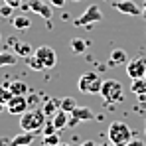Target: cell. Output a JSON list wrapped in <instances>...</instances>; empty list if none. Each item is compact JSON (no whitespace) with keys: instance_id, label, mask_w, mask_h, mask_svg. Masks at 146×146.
Masks as SVG:
<instances>
[{"instance_id":"obj_1","label":"cell","mask_w":146,"mask_h":146,"mask_svg":"<svg viewBox=\"0 0 146 146\" xmlns=\"http://www.w3.org/2000/svg\"><path fill=\"white\" fill-rule=\"evenodd\" d=\"M46 122H48V117L42 109H28L20 117V128L26 132H38L44 128Z\"/></svg>"},{"instance_id":"obj_2","label":"cell","mask_w":146,"mask_h":146,"mask_svg":"<svg viewBox=\"0 0 146 146\" xmlns=\"http://www.w3.org/2000/svg\"><path fill=\"white\" fill-rule=\"evenodd\" d=\"M107 136H109V142L115 146H126L132 140V130L126 122L122 121H113L109 124V130H107Z\"/></svg>"},{"instance_id":"obj_3","label":"cell","mask_w":146,"mask_h":146,"mask_svg":"<svg viewBox=\"0 0 146 146\" xmlns=\"http://www.w3.org/2000/svg\"><path fill=\"white\" fill-rule=\"evenodd\" d=\"M101 97L105 99L107 103L111 105H117L124 99V91H122L121 81L117 79H105L103 81V87H101Z\"/></svg>"},{"instance_id":"obj_4","label":"cell","mask_w":146,"mask_h":146,"mask_svg":"<svg viewBox=\"0 0 146 146\" xmlns=\"http://www.w3.org/2000/svg\"><path fill=\"white\" fill-rule=\"evenodd\" d=\"M97 22H103V12H101V8H99V4H91V6H89V8L73 22V26L83 28V26L97 24Z\"/></svg>"},{"instance_id":"obj_5","label":"cell","mask_w":146,"mask_h":146,"mask_svg":"<svg viewBox=\"0 0 146 146\" xmlns=\"http://www.w3.org/2000/svg\"><path fill=\"white\" fill-rule=\"evenodd\" d=\"M34 55L42 61V65L46 69H51L57 63V55H55V51L49 48V46H40L38 49H34Z\"/></svg>"},{"instance_id":"obj_6","label":"cell","mask_w":146,"mask_h":146,"mask_svg":"<svg viewBox=\"0 0 146 146\" xmlns=\"http://www.w3.org/2000/svg\"><path fill=\"white\" fill-rule=\"evenodd\" d=\"M126 75L130 79H142L146 75V57H134L126 63Z\"/></svg>"},{"instance_id":"obj_7","label":"cell","mask_w":146,"mask_h":146,"mask_svg":"<svg viewBox=\"0 0 146 146\" xmlns=\"http://www.w3.org/2000/svg\"><path fill=\"white\" fill-rule=\"evenodd\" d=\"M6 109H8V113L14 115V117H22L26 111L30 109V105H28V99H26L24 95H14V97L8 101Z\"/></svg>"},{"instance_id":"obj_8","label":"cell","mask_w":146,"mask_h":146,"mask_svg":"<svg viewBox=\"0 0 146 146\" xmlns=\"http://www.w3.org/2000/svg\"><path fill=\"white\" fill-rule=\"evenodd\" d=\"M28 6H30V10H32L34 14H40L44 20H51L53 6L49 4V0H30Z\"/></svg>"},{"instance_id":"obj_9","label":"cell","mask_w":146,"mask_h":146,"mask_svg":"<svg viewBox=\"0 0 146 146\" xmlns=\"http://www.w3.org/2000/svg\"><path fill=\"white\" fill-rule=\"evenodd\" d=\"M115 10H119L121 14H128V16H142V8L132 0H119L115 4Z\"/></svg>"},{"instance_id":"obj_10","label":"cell","mask_w":146,"mask_h":146,"mask_svg":"<svg viewBox=\"0 0 146 146\" xmlns=\"http://www.w3.org/2000/svg\"><path fill=\"white\" fill-rule=\"evenodd\" d=\"M99 75L95 71H89V73H83L81 77H79V81H77V89L81 91V93H89V89H91V85L95 83V79H97Z\"/></svg>"},{"instance_id":"obj_11","label":"cell","mask_w":146,"mask_h":146,"mask_svg":"<svg viewBox=\"0 0 146 146\" xmlns=\"http://www.w3.org/2000/svg\"><path fill=\"white\" fill-rule=\"evenodd\" d=\"M130 91L138 97V101H146V79H132V85H130Z\"/></svg>"},{"instance_id":"obj_12","label":"cell","mask_w":146,"mask_h":146,"mask_svg":"<svg viewBox=\"0 0 146 146\" xmlns=\"http://www.w3.org/2000/svg\"><path fill=\"white\" fill-rule=\"evenodd\" d=\"M10 142H12V146H30L32 142H34V132L22 130V132H18L16 136H12Z\"/></svg>"},{"instance_id":"obj_13","label":"cell","mask_w":146,"mask_h":146,"mask_svg":"<svg viewBox=\"0 0 146 146\" xmlns=\"http://www.w3.org/2000/svg\"><path fill=\"white\" fill-rule=\"evenodd\" d=\"M59 109H61V99H55V97L46 99V103H44V107H42V111L46 113V117H49V119H51Z\"/></svg>"},{"instance_id":"obj_14","label":"cell","mask_w":146,"mask_h":146,"mask_svg":"<svg viewBox=\"0 0 146 146\" xmlns=\"http://www.w3.org/2000/svg\"><path fill=\"white\" fill-rule=\"evenodd\" d=\"M51 122H53V126L57 128V130H61V128H65L67 124H69V113H65V111H57L53 117H51Z\"/></svg>"},{"instance_id":"obj_15","label":"cell","mask_w":146,"mask_h":146,"mask_svg":"<svg viewBox=\"0 0 146 146\" xmlns=\"http://www.w3.org/2000/svg\"><path fill=\"white\" fill-rule=\"evenodd\" d=\"M71 117L79 119V122L81 121H93V119H95V113H93L89 107H79V105H77V109L71 113Z\"/></svg>"},{"instance_id":"obj_16","label":"cell","mask_w":146,"mask_h":146,"mask_svg":"<svg viewBox=\"0 0 146 146\" xmlns=\"http://www.w3.org/2000/svg\"><path fill=\"white\" fill-rule=\"evenodd\" d=\"M109 63H111V65L128 63V59H126V51H124V49H113L111 55H109Z\"/></svg>"},{"instance_id":"obj_17","label":"cell","mask_w":146,"mask_h":146,"mask_svg":"<svg viewBox=\"0 0 146 146\" xmlns=\"http://www.w3.org/2000/svg\"><path fill=\"white\" fill-rule=\"evenodd\" d=\"M18 57H16V51H0V67H8V65H16Z\"/></svg>"},{"instance_id":"obj_18","label":"cell","mask_w":146,"mask_h":146,"mask_svg":"<svg viewBox=\"0 0 146 146\" xmlns=\"http://www.w3.org/2000/svg\"><path fill=\"white\" fill-rule=\"evenodd\" d=\"M12 26L16 28V30H20V32H24V30H30L32 28V20L28 18V16H14L12 18Z\"/></svg>"},{"instance_id":"obj_19","label":"cell","mask_w":146,"mask_h":146,"mask_svg":"<svg viewBox=\"0 0 146 146\" xmlns=\"http://www.w3.org/2000/svg\"><path fill=\"white\" fill-rule=\"evenodd\" d=\"M69 48L75 55H83L85 51H87V42L83 40V38H73L71 44H69Z\"/></svg>"},{"instance_id":"obj_20","label":"cell","mask_w":146,"mask_h":146,"mask_svg":"<svg viewBox=\"0 0 146 146\" xmlns=\"http://www.w3.org/2000/svg\"><path fill=\"white\" fill-rule=\"evenodd\" d=\"M8 85V89L12 91V95H28V85H26L24 81H12V83H6Z\"/></svg>"},{"instance_id":"obj_21","label":"cell","mask_w":146,"mask_h":146,"mask_svg":"<svg viewBox=\"0 0 146 146\" xmlns=\"http://www.w3.org/2000/svg\"><path fill=\"white\" fill-rule=\"evenodd\" d=\"M14 51L16 55H22V57H30L34 53V49L30 44H22V42H14Z\"/></svg>"},{"instance_id":"obj_22","label":"cell","mask_w":146,"mask_h":146,"mask_svg":"<svg viewBox=\"0 0 146 146\" xmlns=\"http://www.w3.org/2000/svg\"><path fill=\"white\" fill-rule=\"evenodd\" d=\"M75 109H77V101H75L73 97H63L61 99V111H65V113L71 115Z\"/></svg>"},{"instance_id":"obj_23","label":"cell","mask_w":146,"mask_h":146,"mask_svg":"<svg viewBox=\"0 0 146 146\" xmlns=\"http://www.w3.org/2000/svg\"><path fill=\"white\" fill-rule=\"evenodd\" d=\"M26 63H28V67H30L32 71H44V69H46V67L42 65V61H40L34 53H32L30 57H26Z\"/></svg>"},{"instance_id":"obj_24","label":"cell","mask_w":146,"mask_h":146,"mask_svg":"<svg viewBox=\"0 0 146 146\" xmlns=\"http://www.w3.org/2000/svg\"><path fill=\"white\" fill-rule=\"evenodd\" d=\"M42 142L44 146H57L61 140H59V132H53V134H48V136H44L42 138Z\"/></svg>"},{"instance_id":"obj_25","label":"cell","mask_w":146,"mask_h":146,"mask_svg":"<svg viewBox=\"0 0 146 146\" xmlns=\"http://www.w3.org/2000/svg\"><path fill=\"white\" fill-rule=\"evenodd\" d=\"M14 97L12 95V91L8 89V85L4 83V85H0V103H4V105H8V101Z\"/></svg>"},{"instance_id":"obj_26","label":"cell","mask_w":146,"mask_h":146,"mask_svg":"<svg viewBox=\"0 0 146 146\" xmlns=\"http://www.w3.org/2000/svg\"><path fill=\"white\" fill-rule=\"evenodd\" d=\"M12 14H14V6H10V4L4 2V6H0V16L2 18H10Z\"/></svg>"},{"instance_id":"obj_27","label":"cell","mask_w":146,"mask_h":146,"mask_svg":"<svg viewBox=\"0 0 146 146\" xmlns=\"http://www.w3.org/2000/svg\"><path fill=\"white\" fill-rule=\"evenodd\" d=\"M53 132H59V130L53 126V122H51V119H49V122H46V124H44V128H42V134H44V136H48V134H53Z\"/></svg>"},{"instance_id":"obj_28","label":"cell","mask_w":146,"mask_h":146,"mask_svg":"<svg viewBox=\"0 0 146 146\" xmlns=\"http://www.w3.org/2000/svg\"><path fill=\"white\" fill-rule=\"evenodd\" d=\"M101 87H103V79H101V77H97V79H95V83L91 85L89 93H93V95H101Z\"/></svg>"},{"instance_id":"obj_29","label":"cell","mask_w":146,"mask_h":146,"mask_svg":"<svg viewBox=\"0 0 146 146\" xmlns=\"http://www.w3.org/2000/svg\"><path fill=\"white\" fill-rule=\"evenodd\" d=\"M28 105H30V107H36V105H38V103H40V95H36V93H32V95H28Z\"/></svg>"},{"instance_id":"obj_30","label":"cell","mask_w":146,"mask_h":146,"mask_svg":"<svg viewBox=\"0 0 146 146\" xmlns=\"http://www.w3.org/2000/svg\"><path fill=\"white\" fill-rule=\"evenodd\" d=\"M49 4H51L53 8H63V6H65V0H49Z\"/></svg>"},{"instance_id":"obj_31","label":"cell","mask_w":146,"mask_h":146,"mask_svg":"<svg viewBox=\"0 0 146 146\" xmlns=\"http://www.w3.org/2000/svg\"><path fill=\"white\" fill-rule=\"evenodd\" d=\"M126 146H144V142H142L140 138H132V140H130Z\"/></svg>"},{"instance_id":"obj_32","label":"cell","mask_w":146,"mask_h":146,"mask_svg":"<svg viewBox=\"0 0 146 146\" xmlns=\"http://www.w3.org/2000/svg\"><path fill=\"white\" fill-rule=\"evenodd\" d=\"M6 4H10V6H14V8H18V6H22V0H4Z\"/></svg>"},{"instance_id":"obj_33","label":"cell","mask_w":146,"mask_h":146,"mask_svg":"<svg viewBox=\"0 0 146 146\" xmlns=\"http://www.w3.org/2000/svg\"><path fill=\"white\" fill-rule=\"evenodd\" d=\"M0 146H12V142H10L8 138H2V140H0Z\"/></svg>"},{"instance_id":"obj_34","label":"cell","mask_w":146,"mask_h":146,"mask_svg":"<svg viewBox=\"0 0 146 146\" xmlns=\"http://www.w3.org/2000/svg\"><path fill=\"white\" fill-rule=\"evenodd\" d=\"M79 146H97V144H95L93 140H85V142H81Z\"/></svg>"},{"instance_id":"obj_35","label":"cell","mask_w":146,"mask_h":146,"mask_svg":"<svg viewBox=\"0 0 146 146\" xmlns=\"http://www.w3.org/2000/svg\"><path fill=\"white\" fill-rule=\"evenodd\" d=\"M142 18L146 20V4H144V8H142Z\"/></svg>"},{"instance_id":"obj_36","label":"cell","mask_w":146,"mask_h":146,"mask_svg":"<svg viewBox=\"0 0 146 146\" xmlns=\"http://www.w3.org/2000/svg\"><path fill=\"white\" fill-rule=\"evenodd\" d=\"M4 107H6V105H4V103H0V113L4 111Z\"/></svg>"},{"instance_id":"obj_37","label":"cell","mask_w":146,"mask_h":146,"mask_svg":"<svg viewBox=\"0 0 146 146\" xmlns=\"http://www.w3.org/2000/svg\"><path fill=\"white\" fill-rule=\"evenodd\" d=\"M57 146H71V144H65V142H59Z\"/></svg>"},{"instance_id":"obj_38","label":"cell","mask_w":146,"mask_h":146,"mask_svg":"<svg viewBox=\"0 0 146 146\" xmlns=\"http://www.w3.org/2000/svg\"><path fill=\"white\" fill-rule=\"evenodd\" d=\"M103 146H115V144H111V142H109V144H103Z\"/></svg>"},{"instance_id":"obj_39","label":"cell","mask_w":146,"mask_h":146,"mask_svg":"<svg viewBox=\"0 0 146 146\" xmlns=\"http://www.w3.org/2000/svg\"><path fill=\"white\" fill-rule=\"evenodd\" d=\"M144 134H146V124H144Z\"/></svg>"},{"instance_id":"obj_40","label":"cell","mask_w":146,"mask_h":146,"mask_svg":"<svg viewBox=\"0 0 146 146\" xmlns=\"http://www.w3.org/2000/svg\"><path fill=\"white\" fill-rule=\"evenodd\" d=\"M73 2H81V0H73Z\"/></svg>"},{"instance_id":"obj_41","label":"cell","mask_w":146,"mask_h":146,"mask_svg":"<svg viewBox=\"0 0 146 146\" xmlns=\"http://www.w3.org/2000/svg\"><path fill=\"white\" fill-rule=\"evenodd\" d=\"M0 42H2V36H0Z\"/></svg>"},{"instance_id":"obj_42","label":"cell","mask_w":146,"mask_h":146,"mask_svg":"<svg viewBox=\"0 0 146 146\" xmlns=\"http://www.w3.org/2000/svg\"><path fill=\"white\" fill-rule=\"evenodd\" d=\"M144 79H146V75H144Z\"/></svg>"}]
</instances>
